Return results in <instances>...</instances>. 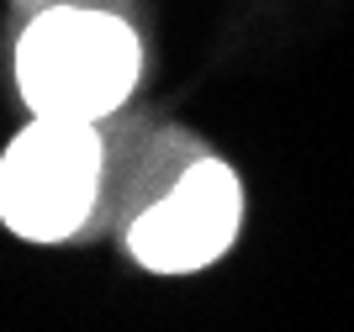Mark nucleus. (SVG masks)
<instances>
[{
    "mask_svg": "<svg viewBox=\"0 0 354 332\" xmlns=\"http://www.w3.org/2000/svg\"><path fill=\"white\" fill-rule=\"evenodd\" d=\"M243 217V195H238V174L217 159H191V169L164 190L153 206L133 217V243L138 264L153 275H185V269H207L222 259L238 237Z\"/></svg>",
    "mask_w": 354,
    "mask_h": 332,
    "instance_id": "7ed1b4c3",
    "label": "nucleus"
},
{
    "mask_svg": "<svg viewBox=\"0 0 354 332\" xmlns=\"http://www.w3.org/2000/svg\"><path fill=\"white\" fill-rule=\"evenodd\" d=\"M106 148L85 121H32L0 159V222L27 243H64L101 195Z\"/></svg>",
    "mask_w": 354,
    "mask_h": 332,
    "instance_id": "f03ea898",
    "label": "nucleus"
},
{
    "mask_svg": "<svg viewBox=\"0 0 354 332\" xmlns=\"http://www.w3.org/2000/svg\"><path fill=\"white\" fill-rule=\"evenodd\" d=\"M143 48L122 16L53 6L16 43V85L32 116L43 121H85L111 116L138 85Z\"/></svg>",
    "mask_w": 354,
    "mask_h": 332,
    "instance_id": "f257e3e1",
    "label": "nucleus"
}]
</instances>
